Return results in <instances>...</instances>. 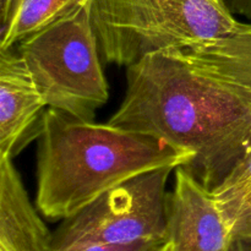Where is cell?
Returning a JSON list of instances; mask_svg holds the SVG:
<instances>
[{"instance_id": "1", "label": "cell", "mask_w": 251, "mask_h": 251, "mask_svg": "<svg viewBox=\"0 0 251 251\" xmlns=\"http://www.w3.org/2000/svg\"><path fill=\"white\" fill-rule=\"evenodd\" d=\"M108 123L191 151L184 169L212 190L251 147V92L183 49H164L127 66Z\"/></svg>"}, {"instance_id": "2", "label": "cell", "mask_w": 251, "mask_h": 251, "mask_svg": "<svg viewBox=\"0 0 251 251\" xmlns=\"http://www.w3.org/2000/svg\"><path fill=\"white\" fill-rule=\"evenodd\" d=\"M36 207L47 220L76 215L105 191L163 167H188L194 153L166 141L47 108L37 139Z\"/></svg>"}, {"instance_id": "3", "label": "cell", "mask_w": 251, "mask_h": 251, "mask_svg": "<svg viewBox=\"0 0 251 251\" xmlns=\"http://www.w3.org/2000/svg\"><path fill=\"white\" fill-rule=\"evenodd\" d=\"M103 63L130 66L164 49H190L232 33L223 0H91Z\"/></svg>"}, {"instance_id": "4", "label": "cell", "mask_w": 251, "mask_h": 251, "mask_svg": "<svg viewBox=\"0 0 251 251\" xmlns=\"http://www.w3.org/2000/svg\"><path fill=\"white\" fill-rule=\"evenodd\" d=\"M47 107L93 122L109 100L91 0L16 44Z\"/></svg>"}, {"instance_id": "5", "label": "cell", "mask_w": 251, "mask_h": 251, "mask_svg": "<svg viewBox=\"0 0 251 251\" xmlns=\"http://www.w3.org/2000/svg\"><path fill=\"white\" fill-rule=\"evenodd\" d=\"M176 168L163 167L134 176L63 221L53 233L54 251L140 240L167 242V181Z\"/></svg>"}, {"instance_id": "6", "label": "cell", "mask_w": 251, "mask_h": 251, "mask_svg": "<svg viewBox=\"0 0 251 251\" xmlns=\"http://www.w3.org/2000/svg\"><path fill=\"white\" fill-rule=\"evenodd\" d=\"M167 239L173 251H229L232 229L211 190L183 167L168 194Z\"/></svg>"}, {"instance_id": "7", "label": "cell", "mask_w": 251, "mask_h": 251, "mask_svg": "<svg viewBox=\"0 0 251 251\" xmlns=\"http://www.w3.org/2000/svg\"><path fill=\"white\" fill-rule=\"evenodd\" d=\"M47 104L17 48L0 50V158L38 139Z\"/></svg>"}, {"instance_id": "8", "label": "cell", "mask_w": 251, "mask_h": 251, "mask_svg": "<svg viewBox=\"0 0 251 251\" xmlns=\"http://www.w3.org/2000/svg\"><path fill=\"white\" fill-rule=\"evenodd\" d=\"M0 251H54L53 233L6 157L0 158Z\"/></svg>"}, {"instance_id": "9", "label": "cell", "mask_w": 251, "mask_h": 251, "mask_svg": "<svg viewBox=\"0 0 251 251\" xmlns=\"http://www.w3.org/2000/svg\"><path fill=\"white\" fill-rule=\"evenodd\" d=\"M185 51L201 65L242 83L251 92V21H239L228 36Z\"/></svg>"}, {"instance_id": "10", "label": "cell", "mask_w": 251, "mask_h": 251, "mask_svg": "<svg viewBox=\"0 0 251 251\" xmlns=\"http://www.w3.org/2000/svg\"><path fill=\"white\" fill-rule=\"evenodd\" d=\"M211 193L234 242H251V147Z\"/></svg>"}, {"instance_id": "11", "label": "cell", "mask_w": 251, "mask_h": 251, "mask_svg": "<svg viewBox=\"0 0 251 251\" xmlns=\"http://www.w3.org/2000/svg\"><path fill=\"white\" fill-rule=\"evenodd\" d=\"M85 1L87 0H11L7 19L1 26L0 50L12 48Z\"/></svg>"}, {"instance_id": "12", "label": "cell", "mask_w": 251, "mask_h": 251, "mask_svg": "<svg viewBox=\"0 0 251 251\" xmlns=\"http://www.w3.org/2000/svg\"><path fill=\"white\" fill-rule=\"evenodd\" d=\"M164 243L163 240H140L127 244L93 245L80 251H157Z\"/></svg>"}, {"instance_id": "13", "label": "cell", "mask_w": 251, "mask_h": 251, "mask_svg": "<svg viewBox=\"0 0 251 251\" xmlns=\"http://www.w3.org/2000/svg\"><path fill=\"white\" fill-rule=\"evenodd\" d=\"M233 15H240L251 21V0H223Z\"/></svg>"}, {"instance_id": "14", "label": "cell", "mask_w": 251, "mask_h": 251, "mask_svg": "<svg viewBox=\"0 0 251 251\" xmlns=\"http://www.w3.org/2000/svg\"><path fill=\"white\" fill-rule=\"evenodd\" d=\"M10 5H11V0H0V20H1V26L5 24L7 19Z\"/></svg>"}, {"instance_id": "15", "label": "cell", "mask_w": 251, "mask_h": 251, "mask_svg": "<svg viewBox=\"0 0 251 251\" xmlns=\"http://www.w3.org/2000/svg\"><path fill=\"white\" fill-rule=\"evenodd\" d=\"M229 251H251V242H240L237 240L232 244Z\"/></svg>"}, {"instance_id": "16", "label": "cell", "mask_w": 251, "mask_h": 251, "mask_svg": "<svg viewBox=\"0 0 251 251\" xmlns=\"http://www.w3.org/2000/svg\"><path fill=\"white\" fill-rule=\"evenodd\" d=\"M157 251H173V247H172V243L168 240V242L164 243V244L162 245V247L159 248V249L157 250Z\"/></svg>"}]
</instances>
